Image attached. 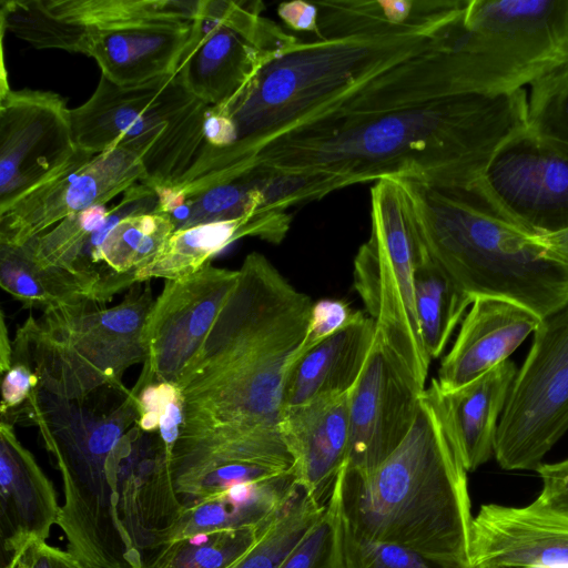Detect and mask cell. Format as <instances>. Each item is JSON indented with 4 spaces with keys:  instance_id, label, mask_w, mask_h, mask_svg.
<instances>
[{
    "instance_id": "cell-1",
    "label": "cell",
    "mask_w": 568,
    "mask_h": 568,
    "mask_svg": "<svg viewBox=\"0 0 568 568\" xmlns=\"http://www.w3.org/2000/svg\"><path fill=\"white\" fill-rule=\"evenodd\" d=\"M448 30V29H447ZM527 128V91L479 92L448 39L253 149L226 171L282 175L288 209L357 183L466 186Z\"/></svg>"
},
{
    "instance_id": "cell-2",
    "label": "cell",
    "mask_w": 568,
    "mask_h": 568,
    "mask_svg": "<svg viewBox=\"0 0 568 568\" xmlns=\"http://www.w3.org/2000/svg\"><path fill=\"white\" fill-rule=\"evenodd\" d=\"M313 304L263 254L246 255L234 288L175 383L182 425L174 456L277 427L285 377Z\"/></svg>"
},
{
    "instance_id": "cell-3",
    "label": "cell",
    "mask_w": 568,
    "mask_h": 568,
    "mask_svg": "<svg viewBox=\"0 0 568 568\" xmlns=\"http://www.w3.org/2000/svg\"><path fill=\"white\" fill-rule=\"evenodd\" d=\"M332 494L359 536L444 568H473L467 470L435 378L398 447L366 475L349 471L346 462Z\"/></svg>"
},
{
    "instance_id": "cell-4",
    "label": "cell",
    "mask_w": 568,
    "mask_h": 568,
    "mask_svg": "<svg viewBox=\"0 0 568 568\" xmlns=\"http://www.w3.org/2000/svg\"><path fill=\"white\" fill-rule=\"evenodd\" d=\"M406 197L416 263L474 300L500 297L546 317L568 302V268L505 217L475 183L436 186L397 179Z\"/></svg>"
},
{
    "instance_id": "cell-5",
    "label": "cell",
    "mask_w": 568,
    "mask_h": 568,
    "mask_svg": "<svg viewBox=\"0 0 568 568\" xmlns=\"http://www.w3.org/2000/svg\"><path fill=\"white\" fill-rule=\"evenodd\" d=\"M445 33L444 29L298 41L265 64L227 104L214 108L230 119L234 141L225 150L202 152L181 183L226 170L385 70L437 47Z\"/></svg>"
},
{
    "instance_id": "cell-6",
    "label": "cell",
    "mask_w": 568,
    "mask_h": 568,
    "mask_svg": "<svg viewBox=\"0 0 568 568\" xmlns=\"http://www.w3.org/2000/svg\"><path fill=\"white\" fill-rule=\"evenodd\" d=\"M138 418L136 395L124 386H105L77 399L37 386L22 406L1 417L39 428L63 481L57 525L67 550L85 568L131 567L133 551L115 515L109 463Z\"/></svg>"
},
{
    "instance_id": "cell-7",
    "label": "cell",
    "mask_w": 568,
    "mask_h": 568,
    "mask_svg": "<svg viewBox=\"0 0 568 568\" xmlns=\"http://www.w3.org/2000/svg\"><path fill=\"white\" fill-rule=\"evenodd\" d=\"M154 301L144 281L112 307L82 300L30 315L16 333L12 362L27 364L40 388L67 399L122 387L124 373L145 362L144 328Z\"/></svg>"
},
{
    "instance_id": "cell-8",
    "label": "cell",
    "mask_w": 568,
    "mask_h": 568,
    "mask_svg": "<svg viewBox=\"0 0 568 568\" xmlns=\"http://www.w3.org/2000/svg\"><path fill=\"white\" fill-rule=\"evenodd\" d=\"M210 105L174 72L119 85L101 75L92 95L70 109L79 150L99 154L115 146L134 152L155 191L182 181L201 155Z\"/></svg>"
},
{
    "instance_id": "cell-9",
    "label": "cell",
    "mask_w": 568,
    "mask_h": 568,
    "mask_svg": "<svg viewBox=\"0 0 568 568\" xmlns=\"http://www.w3.org/2000/svg\"><path fill=\"white\" fill-rule=\"evenodd\" d=\"M415 268L403 187L397 179L376 181L371 187V233L355 255L353 284L377 337L404 377L423 393L432 359L418 320Z\"/></svg>"
},
{
    "instance_id": "cell-10",
    "label": "cell",
    "mask_w": 568,
    "mask_h": 568,
    "mask_svg": "<svg viewBox=\"0 0 568 568\" xmlns=\"http://www.w3.org/2000/svg\"><path fill=\"white\" fill-rule=\"evenodd\" d=\"M261 1L197 0L175 73L211 108H222L271 60L300 40L262 14Z\"/></svg>"
},
{
    "instance_id": "cell-11",
    "label": "cell",
    "mask_w": 568,
    "mask_h": 568,
    "mask_svg": "<svg viewBox=\"0 0 568 568\" xmlns=\"http://www.w3.org/2000/svg\"><path fill=\"white\" fill-rule=\"evenodd\" d=\"M568 430V302L541 318L499 418L494 455L506 470H536Z\"/></svg>"
},
{
    "instance_id": "cell-12",
    "label": "cell",
    "mask_w": 568,
    "mask_h": 568,
    "mask_svg": "<svg viewBox=\"0 0 568 568\" xmlns=\"http://www.w3.org/2000/svg\"><path fill=\"white\" fill-rule=\"evenodd\" d=\"M174 445L135 424L109 463L115 515L142 568L171 542L184 511L172 477Z\"/></svg>"
},
{
    "instance_id": "cell-13",
    "label": "cell",
    "mask_w": 568,
    "mask_h": 568,
    "mask_svg": "<svg viewBox=\"0 0 568 568\" xmlns=\"http://www.w3.org/2000/svg\"><path fill=\"white\" fill-rule=\"evenodd\" d=\"M65 100L51 91L0 89V213L81 155Z\"/></svg>"
},
{
    "instance_id": "cell-14",
    "label": "cell",
    "mask_w": 568,
    "mask_h": 568,
    "mask_svg": "<svg viewBox=\"0 0 568 568\" xmlns=\"http://www.w3.org/2000/svg\"><path fill=\"white\" fill-rule=\"evenodd\" d=\"M505 217L530 235L568 227V145L527 128L510 138L475 182Z\"/></svg>"
},
{
    "instance_id": "cell-15",
    "label": "cell",
    "mask_w": 568,
    "mask_h": 568,
    "mask_svg": "<svg viewBox=\"0 0 568 568\" xmlns=\"http://www.w3.org/2000/svg\"><path fill=\"white\" fill-rule=\"evenodd\" d=\"M237 277L239 270L217 267L209 262L191 275L165 281L146 320V358L132 388L134 392L155 383H176Z\"/></svg>"
},
{
    "instance_id": "cell-16",
    "label": "cell",
    "mask_w": 568,
    "mask_h": 568,
    "mask_svg": "<svg viewBox=\"0 0 568 568\" xmlns=\"http://www.w3.org/2000/svg\"><path fill=\"white\" fill-rule=\"evenodd\" d=\"M145 176L139 156L126 148L82 151L68 169L0 213V244L22 246L68 216L106 205Z\"/></svg>"
},
{
    "instance_id": "cell-17",
    "label": "cell",
    "mask_w": 568,
    "mask_h": 568,
    "mask_svg": "<svg viewBox=\"0 0 568 568\" xmlns=\"http://www.w3.org/2000/svg\"><path fill=\"white\" fill-rule=\"evenodd\" d=\"M197 0H9L1 28L36 49L79 53L84 36L156 21H192Z\"/></svg>"
},
{
    "instance_id": "cell-18",
    "label": "cell",
    "mask_w": 568,
    "mask_h": 568,
    "mask_svg": "<svg viewBox=\"0 0 568 568\" xmlns=\"http://www.w3.org/2000/svg\"><path fill=\"white\" fill-rule=\"evenodd\" d=\"M420 394L376 335L349 395V471L369 474L398 447L415 422Z\"/></svg>"
},
{
    "instance_id": "cell-19",
    "label": "cell",
    "mask_w": 568,
    "mask_h": 568,
    "mask_svg": "<svg viewBox=\"0 0 568 568\" xmlns=\"http://www.w3.org/2000/svg\"><path fill=\"white\" fill-rule=\"evenodd\" d=\"M473 568H568V518L530 504L483 505L469 535Z\"/></svg>"
},
{
    "instance_id": "cell-20",
    "label": "cell",
    "mask_w": 568,
    "mask_h": 568,
    "mask_svg": "<svg viewBox=\"0 0 568 568\" xmlns=\"http://www.w3.org/2000/svg\"><path fill=\"white\" fill-rule=\"evenodd\" d=\"M61 507L53 484L18 439L0 423V568H17L26 550L45 541Z\"/></svg>"
},
{
    "instance_id": "cell-21",
    "label": "cell",
    "mask_w": 568,
    "mask_h": 568,
    "mask_svg": "<svg viewBox=\"0 0 568 568\" xmlns=\"http://www.w3.org/2000/svg\"><path fill=\"white\" fill-rule=\"evenodd\" d=\"M351 392L317 397L281 412L277 426L294 462L295 483L322 506L347 462Z\"/></svg>"
},
{
    "instance_id": "cell-22",
    "label": "cell",
    "mask_w": 568,
    "mask_h": 568,
    "mask_svg": "<svg viewBox=\"0 0 568 568\" xmlns=\"http://www.w3.org/2000/svg\"><path fill=\"white\" fill-rule=\"evenodd\" d=\"M540 322L535 312L514 301L476 297L440 363L435 378L439 388L455 390L507 361Z\"/></svg>"
},
{
    "instance_id": "cell-23",
    "label": "cell",
    "mask_w": 568,
    "mask_h": 568,
    "mask_svg": "<svg viewBox=\"0 0 568 568\" xmlns=\"http://www.w3.org/2000/svg\"><path fill=\"white\" fill-rule=\"evenodd\" d=\"M192 21L156 20L92 32L79 53L93 58L101 75L115 84L142 83L176 71Z\"/></svg>"
},
{
    "instance_id": "cell-24",
    "label": "cell",
    "mask_w": 568,
    "mask_h": 568,
    "mask_svg": "<svg viewBox=\"0 0 568 568\" xmlns=\"http://www.w3.org/2000/svg\"><path fill=\"white\" fill-rule=\"evenodd\" d=\"M468 0H322L318 40L354 36L438 32L450 26Z\"/></svg>"
},
{
    "instance_id": "cell-25",
    "label": "cell",
    "mask_w": 568,
    "mask_h": 568,
    "mask_svg": "<svg viewBox=\"0 0 568 568\" xmlns=\"http://www.w3.org/2000/svg\"><path fill=\"white\" fill-rule=\"evenodd\" d=\"M375 338V323L364 316L297 356L285 377L282 409L352 390Z\"/></svg>"
},
{
    "instance_id": "cell-26",
    "label": "cell",
    "mask_w": 568,
    "mask_h": 568,
    "mask_svg": "<svg viewBox=\"0 0 568 568\" xmlns=\"http://www.w3.org/2000/svg\"><path fill=\"white\" fill-rule=\"evenodd\" d=\"M288 212L262 219H241L175 230L153 260L136 274V283L151 278L175 280L191 275L231 243L258 237L281 243L291 226Z\"/></svg>"
},
{
    "instance_id": "cell-27",
    "label": "cell",
    "mask_w": 568,
    "mask_h": 568,
    "mask_svg": "<svg viewBox=\"0 0 568 568\" xmlns=\"http://www.w3.org/2000/svg\"><path fill=\"white\" fill-rule=\"evenodd\" d=\"M517 372L515 363L507 359L455 390L440 389L467 471H474L494 455L498 422Z\"/></svg>"
},
{
    "instance_id": "cell-28",
    "label": "cell",
    "mask_w": 568,
    "mask_h": 568,
    "mask_svg": "<svg viewBox=\"0 0 568 568\" xmlns=\"http://www.w3.org/2000/svg\"><path fill=\"white\" fill-rule=\"evenodd\" d=\"M156 212L170 216L174 229L262 219L285 213L274 207L265 175L245 172L181 196L159 195Z\"/></svg>"
},
{
    "instance_id": "cell-29",
    "label": "cell",
    "mask_w": 568,
    "mask_h": 568,
    "mask_svg": "<svg viewBox=\"0 0 568 568\" xmlns=\"http://www.w3.org/2000/svg\"><path fill=\"white\" fill-rule=\"evenodd\" d=\"M174 231L165 213L154 211L125 216L101 245L100 265L108 275L131 287L136 283V274L153 260Z\"/></svg>"
},
{
    "instance_id": "cell-30",
    "label": "cell",
    "mask_w": 568,
    "mask_h": 568,
    "mask_svg": "<svg viewBox=\"0 0 568 568\" xmlns=\"http://www.w3.org/2000/svg\"><path fill=\"white\" fill-rule=\"evenodd\" d=\"M415 293L425 348L430 359L445 351L474 298L435 267L416 263Z\"/></svg>"
},
{
    "instance_id": "cell-31",
    "label": "cell",
    "mask_w": 568,
    "mask_h": 568,
    "mask_svg": "<svg viewBox=\"0 0 568 568\" xmlns=\"http://www.w3.org/2000/svg\"><path fill=\"white\" fill-rule=\"evenodd\" d=\"M326 505L301 488L286 506L261 526L252 547L226 568H278L322 518Z\"/></svg>"
},
{
    "instance_id": "cell-32",
    "label": "cell",
    "mask_w": 568,
    "mask_h": 568,
    "mask_svg": "<svg viewBox=\"0 0 568 568\" xmlns=\"http://www.w3.org/2000/svg\"><path fill=\"white\" fill-rule=\"evenodd\" d=\"M326 507L332 524L334 568H444L399 546L373 541L356 534L343 517L333 494Z\"/></svg>"
},
{
    "instance_id": "cell-33",
    "label": "cell",
    "mask_w": 568,
    "mask_h": 568,
    "mask_svg": "<svg viewBox=\"0 0 568 568\" xmlns=\"http://www.w3.org/2000/svg\"><path fill=\"white\" fill-rule=\"evenodd\" d=\"M261 526L212 530L173 541L146 568H226L252 547Z\"/></svg>"
},
{
    "instance_id": "cell-34",
    "label": "cell",
    "mask_w": 568,
    "mask_h": 568,
    "mask_svg": "<svg viewBox=\"0 0 568 568\" xmlns=\"http://www.w3.org/2000/svg\"><path fill=\"white\" fill-rule=\"evenodd\" d=\"M527 92V129L568 145V58L535 78Z\"/></svg>"
},
{
    "instance_id": "cell-35",
    "label": "cell",
    "mask_w": 568,
    "mask_h": 568,
    "mask_svg": "<svg viewBox=\"0 0 568 568\" xmlns=\"http://www.w3.org/2000/svg\"><path fill=\"white\" fill-rule=\"evenodd\" d=\"M364 316L363 312L352 308L343 300L323 298L315 302L304 342L295 358Z\"/></svg>"
},
{
    "instance_id": "cell-36",
    "label": "cell",
    "mask_w": 568,
    "mask_h": 568,
    "mask_svg": "<svg viewBox=\"0 0 568 568\" xmlns=\"http://www.w3.org/2000/svg\"><path fill=\"white\" fill-rule=\"evenodd\" d=\"M332 524L328 509L278 568H334L331 558Z\"/></svg>"
},
{
    "instance_id": "cell-37",
    "label": "cell",
    "mask_w": 568,
    "mask_h": 568,
    "mask_svg": "<svg viewBox=\"0 0 568 568\" xmlns=\"http://www.w3.org/2000/svg\"><path fill=\"white\" fill-rule=\"evenodd\" d=\"M537 473L542 489L532 504L568 518V459L541 464Z\"/></svg>"
},
{
    "instance_id": "cell-38",
    "label": "cell",
    "mask_w": 568,
    "mask_h": 568,
    "mask_svg": "<svg viewBox=\"0 0 568 568\" xmlns=\"http://www.w3.org/2000/svg\"><path fill=\"white\" fill-rule=\"evenodd\" d=\"M38 385L39 381L33 371L27 364L13 361L2 378L1 417L22 406Z\"/></svg>"
},
{
    "instance_id": "cell-39",
    "label": "cell",
    "mask_w": 568,
    "mask_h": 568,
    "mask_svg": "<svg viewBox=\"0 0 568 568\" xmlns=\"http://www.w3.org/2000/svg\"><path fill=\"white\" fill-rule=\"evenodd\" d=\"M21 561L27 568H84L68 550H61L45 541L29 546Z\"/></svg>"
},
{
    "instance_id": "cell-40",
    "label": "cell",
    "mask_w": 568,
    "mask_h": 568,
    "mask_svg": "<svg viewBox=\"0 0 568 568\" xmlns=\"http://www.w3.org/2000/svg\"><path fill=\"white\" fill-rule=\"evenodd\" d=\"M277 14L284 24L300 32H311L318 38V9L314 2L294 0L282 2Z\"/></svg>"
},
{
    "instance_id": "cell-41",
    "label": "cell",
    "mask_w": 568,
    "mask_h": 568,
    "mask_svg": "<svg viewBox=\"0 0 568 568\" xmlns=\"http://www.w3.org/2000/svg\"><path fill=\"white\" fill-rule=\"evenodd\" d=\"M532 236L547 257L568 268V227L554 233Z\"/></svg>"
},
{
    "instance_id": "cell-42",
    "label": "cell",
    "mask_w": 568,
    "mask_h": 568,
    "mask_svg": "<svg viewBox=\"0 0 568 568\" xmlns=\"http://www.w3.org/2000/svg\"><path fill=\"white\" fill-rule=\"evenodd\" d=\"M12 346L10 345L8 329L4 322V316L1 314V328H0V371L6 374L12 365Z\"/></svg>"
},
{
    "instance_id": "cell-43",
    "label": "cell",
    "mask_w": 568,
    "mask_h": 568,
    "mask_svg": "<svg viewBox=\"0 0 568 568\" xmlns=\"http://www.w3.org/2000/svg\"><path fill=\"white\" fill-rule=\"evenodd\" d=\"M17 568H27V567L22 561H20Z\"/></svg>"
}]
</instances>
